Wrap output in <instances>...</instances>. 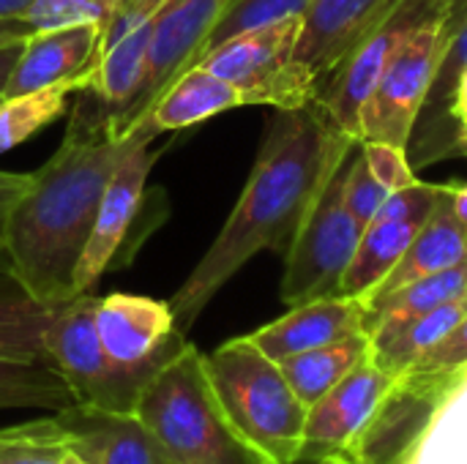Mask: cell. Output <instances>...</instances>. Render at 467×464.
<instances>
[{
    "label": "cell",
    "instance_id": "cell-20",
    "mask_svg": "<svg viewBox=\"0 0 467 464\" xmlns=\"http://www.w3.org/2000/svg\"><path fill=\"white\" fill-rule=\"evenodd\" d=\"M465 301H451L427 314L378 323L369 331V361L391 377L405 375L465 317Z\"/></svg>",
    "mask_w": 467,
    "mask_h": 464
},
{
    "label": "cell",
    "instance_id": "cell-15",
    "mask_svg": "<svg viewBox=\"0 0 467 464\" xmlns=\"http://www.w3.org/2000/svg\"><path fill=\"white\" fill-rule=\"evenodd\" d=\"M356 334H367V304L348 295H326L290 306L285 317L257 328L249 339L279 364Z\"/></svg>",
    "mask_w": 467,
    "mask_h": 464
},
{
    "label": "cell",
    "instance_id": "cell-23",
    "mask_svg": "<svg viewBox=\"0 0 467 464\" xmlns=\"http://www.w3.org/2000/svg\"><path fill=\"white\" fill-rule=\"evenodd\" d=\"M369 358V334H356L342 342L298 353L279 361L290 388L306 405V410L323 399L337 383H342L361 361Z\"/></svg>",
    "mask_w": 467,
    "mask_h": 464
},
{
    "label": "cell",
    "instance_id": "cell-7",
    "mask_svg": "<svg viewBox=\"0 0 467 464\" xmlns=\"http://www.w3.org/2000/svg\"><path fill=\"white\" fill-rule=\"evenodd\" d=\"M345 164L348 156L323 183L317 200L312 202L285 254V276L279 287V298L285 306L339 295L345 271L364 235V224L348 211L342 197Z\"/></svg>",
    "mask_w": 467,
    "mask_h": 464
},
{
    "label": "cell",
    "instance_id": "cell-6",
    "mask_svg": "<svg viewBox=\"0 0 467 464\" xmlns=\"http://www.w3.org/2000/svg\"><path fill=\"white\" fill-rule=\"evenodd\" d=\"M44 353L66 377L77 405L134 413L145 383L156 372L118 366L96 331V295L85 293L55 309L44 331Z\"/></svg>",
    "mask_w": 467,
    "mask_h": 464
},
{
    "label": "cell",
    "instance_id": "cell-4",
    "mask_svg": "<svg viewBox=\"0 0 467 464\" xmlns=\"http://www.w3.org/2000/svg\"><path fill=\"white\" fill-rule=\"evenodd\" d=\"M205 369L233 429L268 464H298L306 405L282 366L249 336H238L208 353Z\"/></svg>",
    "mask_w": 467,
    "mask_h": 464
},
{
    "label": "cell",
    "instance_id": "cell-41",
    "mask_svg": "<svg viewBox=\"0 0 467 464\" xmlns=\"http://www.w3.org/2000/svg\"><path fill=\"white\" fill-rule=\"evenodd\" d=\"M451 205L457 219L467 227V183H451Z\"/></svg>",
    "mask_w": 467,
    "mask_h": 464
},
{
    "label": "cell",
    "instance_id": "cell-35",
    "mask_svg": "<svg viewBox=\"0 0 467 464\" xmlns=\"http://www.w3.org/2000/svg\"><path fill=\"white\" fill-rule=\"evenodd\" d=\"M167 3H170V0H120V3L112 8L109 19L101 25L99 57H101L107 49H112L120 38H126L129 33H134L137 27L153 22V19L161 14V8H164Z\"/></svg>",
    "mask_w": 467,
    "mask_h": 464
},
{
    "label": "cell",
    "instance_id": "cell-22",
    "mask_svg": "<svg viewBox=\"0 0 467 464\" xmlns=\"http://www.w3.org/2000/svg\"><path fill=\"white\" fill-rule=\"evenodd\" d=\"M419 230V222H369L345 271L339 295L367 304L383 284V279L397 268Z\"/></svg>",
    "mask_w": 467,
    "mask_h": 464
},
{
    "label": "cell",
    "instance_id": "cell-40",
    "mask_svg": "<svg viewBox=\"0 0 467 464\" xmlns=\"http://www.w3.org/2000/svg\"><path fill=\"white\" fill-rule=\"evenodd\" d=\"M30 30L22 19H0V44H8V41H19V38H27Z\"/></svg>",
    "mask_w": 467,
    "mask_h": 464
},
{
    "label": "cell",
    "instance_id": "cell-34",
    "mask_svg": "<svg viewBox=\"0 0 467 464\" xmlns=\"http://www.w3.org/2000/svg\"><path fill=\"white\" fill-rule=\"evenodd\" d=\"M446 189H449V183H427V180H413L402 189H394V191H389V197L383 200V205L372 222H419V224H424L432 216V211L438 208Z\"/></svg>",
    "mask_w": 467,
    "mask_h": 464
},
{
    "label": "cell",
    "instance_id": "cell-38",
    "mask_svg": "<svg viewBox=\"0 0 467 464\" xmlns=\"http://www.w3.org/2000/svg\"><path fill=\"white\" fill-rule=\"evenodd\" d=\"M22 46H25V38L0 44V98H5L11 74H14V68H16V63H19V55H22Z\"/></svg>",
    "mask_w": 467,
    "mask_h": 464
},
{
    "label": "cell",
    "instance_id": "cell-29",
    "mask_svg": "<svg viewBox=\"0 0 467 464\" xmlns=\"http://www.w3.org/2000/svg\"><path fill=\"white\" fill-rule=\"evenodd\" d=\"M68 435L55 416L0 429V464H71Z\"/></svg>",
    "mask_w": 467,
    "mask_h": 464
},
{
    "label": "cell",
    "instance_id": "cell-24",
    "mask_svg": "<svg viewBox=\"0 0 467 464\" xmlns=\"http://www.w3.org/2000/svg\"><path fill=\"white\" fill-rule=\"evenodd\" d=\"M52 314H55V306L38 304L3 268L0 273V358H19V361L47 358L44 331Z\"/></svg>",
    "mask_w": 467,
    "mask_h": 464
},
{
    "label": "cell",
    "instance_id": "cell-8",
    "mask_svg": "<svg viewBox=\"0 0 467 464\" xmlns=\"http://www.w3.org/2000/svg\"><path fill=\"white\" fill-rule=\"evenodd\" d=\"M451 0H397L320 82L317 104L339 131L358 139V120L386 66L408 36L430 16L449 11Z\"/></svg>",
    "mask_w": 467,
    "mask_h": 464
},
{
    "label": "cell",
    "instance_id": "cell-9",
    "mask_svg": "<svg viewBox=\"0 0 467 464\" xmlns=\"http://www.w3.org/2000/svg\"><path fill=\"white\" fill-rule=\"evenodd\" d=\"M446 16L449 11L430 16L397 49L361 109L358 142H391L408 148L413 123L446 49Z\"/></svg>",
    "mask_w": 467,
    "mask_h": 464
},
{
    "label": "cell",
    "instance_id": "cell-43",
    "mask_svg": "<svg viewBox=\"0 0 467 464\" xmlns=\"http://www.w3.org/2000/svg\"><path fill=\"white\" fill-rule=\"evenodd\" d=\"M454 112H457V118H460V123H465L467 118V71L460 77V82H457V98H454ZM465 129V126H462Z\"/></svg>",
    "mask_w": 467,
    "mask_h": 464
},
{
    "label": "cell",
    "instance_id": "cell-30",
    "mask_svg": "<svg viewBox=\"0 0 467 464\" xmlns=\"http://www.w3.org/2000/svg\"><path fill=\"white\" fill-rule=\"evenodd\" d=\"M306 5H309V0H230V5L224 8V14L219 16V22L213 25L211 36H208L202 55L244 30H252V27H260L268 22H279L287 16H301L306 11Z\"/></svg>",
    "mask_w": 467,
    "mask_h": 464
},
{
    "label": "cell",
    "instance_id": "cell-26",
    "mask_svg": "<svg viewBox=\"0 0 467 464\" xmlns=\"http://www.w3.org/2000/svg\"><path fill=\"white\" fill-rule=\"evenodd\" d=\"M77 405L60 369L47 361L0 358V410H66Z\"/></svg>",
    "mask_w": 467,
    "mask_h": 464
},
{
    "label": "cell",
    "instance_id": "cell-10",
    "mask_svg": "<svg viewBox=\"0 0 467 464\" xmlns=\"http://www.w3.org/2000/svg\"><path fill=\"white\" fill-rule=\"evenodd\" d=\"M156 126L150 118H145L131 131V142L123 150L107 189L99 205V216L93 224V232L85 243V252L79 257L77 273H74V293L85 295L93 293L99 279L115 268V260L120 257L126 238L131 227L137 224L142 205H145V183L159 161V150H150V142L156 137Z\"/></svg>",
    "mask_w": 467,
    "mask_h": 464
},
{
    "label": "cell",
    "instance_id": "cell-39",
    "mask_svg": "<svg viewBox=\"0 0 467 464\" xmlns=\"http://www.w3.org/2000/svg\"><path fill=\"white\" fill-rule=\"evenodd\" d=\"M467 19V0H451V8H449V16H446V44L449 38L465 25Z\"/></svg>",
    "mask_w": 467,
    "mask_h": 464
},
{
    "label": "cell",
    "instance_id": "cell-2",
    "mask_svg": "<svg viewBox=\"0 0 467 464\" xmlns=\"http://www.w3.org/2000/svg\"><path fill=\"white\" fill-rule=\"evenodd\" d=\"M129 142L131 134L115 131L109 107L93 90H77L60 148L33 172L0 232L5 271L38 304L57 309L77 298L74 273Z\"/></svg>",
    "mask_w": 467,
    "mask_h": 464
},
{
    "label": "cell",
    "instance_id": "cell-42",
    "mask_svg": "<svg viewBox=\"0 0 467 464\" xmlns=\"http://www.w3.org/2000/svg\"><path fill=\"white\" fill-rule=\"evenodd\" d=\"M30 5L33 0H0V19H19Z\"/></svg>",
    "mask_w": 467,
    "mask_h": 464
},
{
    "label": "cell",
    "instance_id": "cell-36",
    "mask_svg": "<svg viewBox=\"0 0 467 464\" xmlns=\"http://www.w3.org/2000/svg\"><path fill=\"white\" fill-rule=\"evenodd\" d=\"M361 145V153L372 170V175L389 189H402L416 178V170L408 159V148H400V145H391V142H358Z\"/></svg>",
    "mask_w": 467,
    "mask_h": 464
},
{
    "label": "cell",
    "instance_id": "cell-17",
    "mask_svg": "<svg viewBox=\"0 0 467 464\" xmlns=\"http://www.w3.org/2000/svg\"><path fill=\"white\" fill-rule=\"evenodd\" d=\"M397 0H309L301 14L296 60L323 82Z\"/></svg>",
    "mask_w": 467,
    "mask_h": 464
},
{
    "label": "cell",
    "instance_id": "cell-28",
    "mask_svg": "<svg viewBox=\"0 0 467 464\" xmlns=\"http://www.w3.org/2000/svg\"><path fill=\"white\" fill-rule=\"evenodd\" d=\"M77 90H82V82H57L41 90L0 98V153L16 148L66 115V101Z\"/></svg>",
    "mask_w": 467,
    "mask_h": 464
},
{
    "label": "cell",
    "instance_id": "cell-11",
    "mask_svg": "<svg viewBox=\"0 0 467 464\" xmlns=\"http://www.w3.org/2000/svg\"><path fill=\"white\" fill-rule=\"evenodd\" d=\"M227 5L230 0H170L161 8L153 25L142 85L123 109L109 112V120L120 137H129L134 126L150 115L159 96L186 68L197 66L211 30Z\"/></svg>",
    "mask_w": 467,
    "mask_h": 464
},
{
    "label": "cell",
    "instance_id": "cell-19",
    "mask_svg": "<svg viewBox=\"0 0 467 464\" xmlns=\"http://www.w3.org/2000/svg\"><path fill=\"white\" fill-rule=\"evenodd\" d=\"M462 263H467V227L454 213L451 183H449V189L443 191L432 216L421 224V230L410 241V246L402 254V260L397 263V268L383 279V284L375 290V295L369 301L389 295V293H394V290H400L416 279L457 268Z\"/></svg>",
    "mask_w": 467,
    "mask_h": 464
},
{
    "label": "cell",
    "instance_id": "cell-25",
    "mask_svg": "<svg viewBox=\"0 0 467 464\" xmlns=\"http://www.w3.org/2000/svg\"><path fill=\"white\" fill-rule=\"evenodd\" d=\"M402 464H467V369L449 386Z\"/></svg>",
    "mask_w": 467,
    "mask_h": 464
},
{
    "label": "cell",
    "instance_id": "cell-37",
    "mask_svg": "<svg viewBox=\"0 0 467 464\" xmlns=\"http://www.w3.org/2000/svg\"><path fill=\"white\" fill-rule=\"evenodd\" d=\"M30 180H33V172L30 175L0 172V232H3V224H5V216H8L11 205L27 191Z\"/></svg>",
    "mask_w": 467,
    "mask_h": 464
},
{
    "label": "cell",
    "instance_id": "cell-1",
    "mask_svg": "<svg viewBox=\"0 0 467 464\" xmlns=\"http://www.w3.org/2000/svg\"><path fill=\"white\" fill-rule=\"evenodd\" d=\"M356 142L334 126L317 101L298 109H274L233 213L189 279L167 301L181 334L197 323L213 295L254 254H287L323 183Z\"/></svg>",
    "mask_w": 467,
    "mask_h": 464
},
{
    "label": "cell",
    "instance_id": "cell-16",
    "mask_svg": "<svg viewBox=\"0 0 467 464\" xmlns=\"http://www.w3.org/2000/svg\"><path fill=\"white\" fill-rule=\"evenodd\" d=\"M467 71V19L465 25L449 38L435 79L427 90V98L413 123L408 142V159L413 170L435 164L441 159L467 156L465 129L454 112L457 82Z\"/></svg>",
    "mask_w": 467,
    "mask_h": 464
},
{
    "label": "cell",
    "instance_id": "cell-14",
    "mask_svg": "<svg viewBox=\"0 0 467 464\" xmlns=\"http://www.w3.org/2000/svg\"><path fill=\"white\" fill-rule=\"evenodd\" d=\"M71 451L85 464H175L156 435L134 413H112L88 405L57 410Z\"/></svg>",
    "mask_w": 467,
    "mask_h": 464
},
{
    "label": "cell",
    "instance_id": "cell-44",
    "mask_svg": "<svg viewBox=\"0 0 467 464\" xmlns=\"http://www.w3.org/2000/svg\"><path fill=\"white\" fill-rule=\"evenodd\" d=\"M306 464H345V462H334V459H320V462H306Z\"/></svg>",
    "mask_w": 467,
    "mask_h": 464
},
{
    "label": "cell",
    "instance_id": "cell-31",
    "mask_svg": "<svg viewBox=\"0 0 467 464\" xmlns=\"http://www.w3.org/2000/svg\"><path fill=\"white\" fill-rule=\"evenodd\" d=\"M467 369V312L465 317L430 350L424 353L405 375L421 383L441 388L443 394L449 386Z\"/></svg>",
    "mask_w": 467,
    "mask_h": 464
},
{
    "label": "cell",
    "instance_id": "cell-32",
    "mask_svg": "<svg viewBox=\"0 0 467 464\" xmlns=\"http://www.w3.org/2000/svg\"><path fill=\"white\" fill-rule=\"evenodd\" d=\"M120 0H33L19 16L30 33L74 25H104Z\"/></svg>",
    "mask_w": 467,
    "mask_h": 464
},
{
    "label": "cell",
    "instance_id": "cell-5",
    "mask_svg": "<svg viewBox=\"0 0 467 464\" xmlns=\"http://www.w3.org/2000/svg\"><path fill=\"white\" fill-rule=\"evenodd\" d=\"M301 16H287L244 30L211 52L197 66L230 82L244 104H265L274 109H298L317 98V77L296 60Z\"/></svg>",
    "mask_w": 467,
    "mask_h": 464
},
{
    "label": "cell",
    "instance_id": "cell-21",
    "mask_svg": "<svg viewBox=\"0 0 467 464\" xmlns=\"http://www.w3.org/2000/svg\"><path fill=\"white\" fill-rule=\"evenodd\" d=\"M235 107H244V98L230 82L202 66H192L159 96L148 118L161 134L192 129Z\"/></svg>",
    "mask_w": 467,
    "mask_h": 464
},
{
    "label": "cell",
    "instance_id": "cell-45",
    "mask_svg": "<svg viewBox=\"0 0 467 464\" xmlns=\"http://www.w3.org/2000/svg\"><path fill=\"white\" fill-rule=\"evenodd\" d=\"M462 126H465V145H467V118H465V123H462Z\"/></svg>",
    "mask_w": 467,
    "mask_h": 464
},
{
    "label": "cell",
    "instance_id": "cell-27",
    "mask_svg": "<svg viewBox=\"0 0 467 464\" xmlns=\"http://www.w3.org/2000/svg\"><path fill=\"white\" fill-rule=\"evenodd\" d=\"M467 293V263L416 279L389 295H380L367 304V334L386 320H402V317H416L427 314L443 304L451 301H465Z\"/></svg>",
    "mask_w": 467,
    "mask_h": 464
},
{
    "label": "cell",
    "instance_id": "cell-3",
    "mask_svg": "<svg viewBox=\"0 0 467 464\" xmlns=\"http://www.w3.org/2000/svg\"><path fill=\"white\" fill-rule=\"evenodd\" d=\"M134 416L175 464H268L233 429L211 386L205 356L189 342L145 383Z\"/></svg>",
    "mask_w": 467,
    "mask_h": 464
},
{
    "label": "cell",
    "instance_id": "cell-33",
    "mask_svg": "<svg viewBox=\"0 0 467 464\" xmlns=\"http://www.w3.org/2000/svg\"><path fill=\"white\" fill-rule=\"evenodd\" d=\"M342 197H345L348 211H350L364 227L375 219V213L380 211L383 200L389 197V189L372 175V170H369V164H367V159H364L358 142H356V148L348 153Z\"/></svg>",
    "mask_w": 467,
    "mask_h": 464
},
{
    "label": "cell",
    "instance_id": "cell-13",
    "mask_svg": "<svg viewBox=\"0 0 467 464\" xmlns=\"http://www.w3.org/2000/svg\"><path fill=\"white\" fill-rule=\"evenodd\" d=\"M96 331L104 353L126 369L159 372L186 347L167 301L112 293L96 298Z\"/></svg>",
    "mask_w": 467,
    "mask_h": 464
},
{
    "label": "cell",
    "instance_id": "cell-46",
    "mask_svg": "<svg viewBox=\"0 0 467 464\" xmlns=\"http://www.w3.org/2000/svg\"><path fill=\"white\" fill-rule=\"evenodd\" d=\"M465 306H467V293H465Z\"/></svg>",
    "mask_w": 467,
    "mask_h": 464
},
{
    "label": "cell",
    "instance_id": "cell-12",
    "mask_svg": "<svg viewBox=\"0 0 467 464\" xmlns=\"http://www.w3.org/2000/svg\"><path fill=\"white\" fill-rule=\"evenodd\" d=\"M394 383L397 377L375 366L369 358L361 361L342 383H337L306 410L298 464L320 459L350 464L353 449L358 446L364 429L375 418Z\"/></svg>",
    "mask_w": 467,
    "mask_h": 464
},
{
    "label": "cell",
    "instance_id": "cell-18",
    "mask_svg": "<svg viewBox=\"0 0 467 464\" xmlns=\"http://www.w3.org/2000/svg\"><path fill=\"white\" fill-rule=\"evenodd\" d=\"M101 25L38 30L25 38L5 96L41 90L57 82H82L99 63Z\"/></svg>",
    "mask_w": 467,
    "mask_h": 464
}]
</instances>
